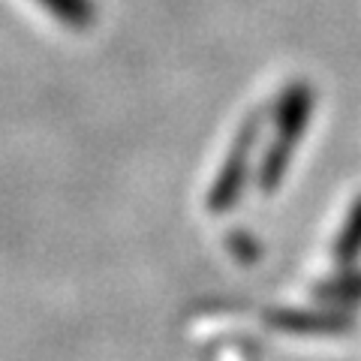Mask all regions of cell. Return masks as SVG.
<instances>
[{"label":"cell","instance_id":"obj_3","mask_svg":"<svg viewBox=\"0 0 361 361\" xmlns=\"http://www.w3.org/2000/svg\"><path fill=\"white\" fill-rule=\"evenodd\" d=\"M37 4L49 9L66 27H87L94 21V4L90 0H37Z\"/></svg>","mask_w":361,"mask_h":361},{"label":"cell","instance_id":"obj_1","mask_svg":"<svg viewBox=\"0 0 361 361\" xmlns=\"http://www.w3.org/2000/svg\"><path fill=\"white\" fill-rule=\"evenodd\" d=\"M313 109H316V94L307 82H292L283 87L274 109V142L268 145L262 157V169H259V184L265 190H274L283 180L292 154H295L301 135L310 123Z\"/></svg>","mask_w":361,"mask_h":361},{"label":"cell","instance_id":"obj_2","mask_svg":"<svg viewBox=\"0 0 361 361\" xmlns=\"http://www.w3.org/2000/svg\"><path fill=\"white\" fill-rule=\"evenodd\" d=\"M256 135H259V118H250V123H244L238 130V135H235L232 151L223 163V172L217 178V184H214V193H211L214 208H226L235 196H238V190L247 178V169H250V154H253Z\"/></svg>","mask_w":361,"mask_h":361},{"label":"cell","instance_id":"obj_4","mask_svg":"<svg viewBox=\"0 0 361 361\" xmlns=\"http://www.w3.org/2000/svg\"><path fill=\"white\" fill-rule=\"evenodd\" d=\"M358 247H361V202L353 208V214H349V220H346V229L341 235V253L353 256Z\"/></svg>","mask_w":361,"mask_h":361}]
</instances>
